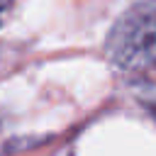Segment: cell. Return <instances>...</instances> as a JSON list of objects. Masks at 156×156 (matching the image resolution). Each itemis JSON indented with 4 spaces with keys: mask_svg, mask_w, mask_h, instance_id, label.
Instances as JSON below:
<instances>
[{
    "mask_svg": "<svg viewBox=\"0 0 156 156\" xmlns=\"http://www.w3.org/2000/svg\"><path fill=\"white\" fill-rule=\"evenodd\" d=\"M105 54L119 71L156 68V0H141L119 15L107 34Z\"/></svg>",
    "mask_w": 156,
    "mask_h": 156,
    "instance_id": "cell-1",
    "label": "cell"
},
{
    "mask_svg": "<svg viewBox=\"0 0 156 156\" xmlns=\"http://www.w3.org/2000/svg\"><path fill=\"white\" fill-rule=\"evenodd\" d=\"M10 5H12V0H0V15H2V12H5Z\"/></svg>",
    "mask_w": 156,
    "mask_h": 156,
    "instance_id": "cell-2",
    "label": "cell"
}]
</instances>
